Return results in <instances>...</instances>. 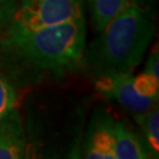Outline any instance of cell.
Listing matches in <instances>:
<instances>
[{
  "label": "cell",
  "instance_id": "cell-2",
  "mask_svg": "<svg viewBox=\"0 0 159 159\" xmlns=\"http://www.w3.org/2000/svg\"><path fill=\"white\" fill-rule=\"evenodd\" d=\"M85 47L81 66L94 77L131 73L154 35V23L140 0L130 2Z\"/></svg>",
  "mask_w": 159,
  "mask_h": 159
},
{
  "label": "cell",
  "instance_id": "cell-7",
  "mask_svg": "<svg viewBox=\"0 0 159 159\" xmlns=\"http://www.w3.org/2000/svg\"><path fill=\"white\" fill-rule=\"evenodd\" d=\"M113 134L116 159H148L158 157L145 139L137 136L124 123L114 120Z\"/></svg>",
  "mask_w": 159,
  "mask_h": 159
},
{
  "label": "cell",
  "instance_id": "cell-10",
  "mask_svg": "<svg viewBox=\"0 0 159 159\" xmlns=\"http://www.w3.org/2000/svg\"><path fill=\"white\" fill-rule=\"evenodd\" d=\"M17 91L12 81L0 71V119L17 107Z\"/></svg>",
  "mask_w": 159,
  "mask_h": 159
},
{
  "label": "cell",
  "instance_id": "cell-3",
  "mask_svg": "<svg viewBox=\"0 0 159 159\" xmlns=\"http://www.w3.org/2000/svg\"><path fill=\"white\" fill-rule=\"evenodd\" d=\"M80 17H84V0H18L7 29H43Z\"/></svg>",
  "mask_w": 159,
  "mask_h": 159
},
{
  "label": "cell",
  "instance_id": "cell-8",
  "mask_svg": "<svg viewBox=\"0 0 159 159\" xmlns=\"http://www.w3.org/2000/svg\"><path fill=\"white\" fill-rule=\"evenodd\" d=\"M97 32L102 31L131 0H85Z\"/></svg>",
  "mask_w": 159,
  "mask_h": 159
},
{
  "label": "cell",
  "instance_id": "cell-11",
  "mask_svg": "<svg viewBox=\"0 0 159 159\" xmlns=\"http://www.w3.org/2000/svg\"><path fill=\"white\" fill-rule=\"evenodd\" d=\"M134 86L140 94L158 99L159 97V78L143 71L139 75L134 77Z\"/></svg>",
  "mask_w": 159,
  "mask_h": 159
},
{
  "label": "cell",
  "instance_id": "cell-12",
  "mask_svg": "<svg viewBox=\"0 0 159 159\" xmlns=\"http://www.w3.org/2000/svg\"><path fill=\"white\" fill-rule=\"evenodd\" d=\"M17 5L14 0H0V34L8 27Z\"/></svg>",
  "mask_w": 159,
  "mask_h": 159
},
{
  "label": "cell",
  "instance_id": "cell-13",
  "mask_svg": "<svg viewBox=\"0 0 159 159\" xmlns=\"http://www.w3.org/2000/svg\"><path fill=\"white\" fill-rule=\"evenodd\" d=\"M144 72H146L148 74H152L154 77L159 78V56L157 50L150 53V56L148 57V60H146V65H145V68H144Z\"/></svg>",
  "mask_w": 159,
  "mask_h": 159
},
{
  "label": "cell",
  "instance_id": "cell-9",
  "mask_svg": "<svg viewBox=\"0 0 159 159\" xmlns=\"http://www.w3.org/2000/svg\"><path fill=\"white\" fill-rule=\"evenodd\" d=\"M134 120L140 127L145 142L154 153L158 154L159 150V108L153 106L145 112L133 114Z\"/></svg>",
  "mask_w": 159,
  "mask_h": 159
},
{
  "label": "cell",
  "instance_id": "cell-5",
  "mask_svg": "<svg viewBox=\"0 0 159 159\" xmlns=\"http://www.w3.org/2000/svg\"><path fill=\"white\" fill-rule=\"evenodd\" d=\"M113 126V117L104 108H97L89 124L81 157L89 159H116Z\"/></svg>",
  "mask_w": 159,
  "mask_h": 159
},
{
  "label": "cell",
  "instance_id": "cell-6",
  "mask_svg": "<svg viewBox=\"0 0 159 159\" xmlns=\"http://www.w3.org/2000/svg\"><path fill=\"white\" fill-rule=\"evenodd\" d=\"M27 157V142L17 107L0 119V159Z\"/></svg>",
  "mask_w": 159,
  "mask_h": 159
},
{
  "label": "cell",
  "instance_id": "cell-1",
  "mask_svg": "<svg viewBox=\"0 0 159 159\" xmlns=\"http://www.w3.org/2000/svg\"><path fill=\"white\" fill-rule=\"evenodd\" d=\"M85 18L37 30L6 29L0 34V65L20 85L57 79L81 66Z\"/></svg>",
  "mask_w": 159,
  "mask_h": 159
},
{
  "label": "cell",
  "instance_id": "cell-14",
  "mask_svg": "<svg viewBox=\"0 0 159 159\" xmlns=\"http://www.w3.org/2000/svg\"><path fill=\"white\" fill-rule=\"evenodd\" d=\"M14 1H16V2H17V4H18V0H14Z\"/></svg>",
  "mask_w": 159,
  "mask_h": 159
},
{
  "label": "cell",
  "instance_id": "cell-4",
  "mask_svg": "<svg viewBox=\"0 0 159 159\" xmlns=\"http://www.w3.org/2000/svg\"><path fill=\"white\" fill-rule=\"evenodd\" d=\"M97 91L107 99L114 100L133 114L145 112L158 105V99L140 94L134 86V75L113 73L96 77Z\"/></svg>",
  "mask_w": 159,
  "mask_h": 159
}]
</instances>
